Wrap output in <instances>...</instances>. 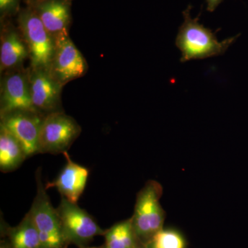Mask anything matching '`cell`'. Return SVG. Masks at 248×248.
<instances>
[{
  "instance_id": "14",
  "label": "cell",
  "mask_w": 248,
  "mask_h": 248,
  "mask_svg": "<svg viewBox=\"0 0 248 248\" xmlns=\"http://www.w3.org/2000/svg\"><path fill=\"white\" fill-rule=\"evenodd\" d=\"M1 228L11 248H41L38 231L29 213L17 226Z\"/></svg>"
},
{
  "instance_id": "19",
  "label": "cell",
  "mask_w": 248,
  "mask_h": 248,
  "mask_svg": "<svg viewBox=\"0 0 248 248\" xmlns=\"http://www.w3.org/2000/svg\"><path fill=\"white\" fill-rule=\"evenodd\" d=\"M207 3V11L214 12L223 0H205Z\"/></svg>"
},
{
  "instance_id": "16",
  "label": "cell",
  "mask_w": 248,
  "mask_h": 248,
  "mask_svg": "<svg viewBox=\"0 0 248 248\" xmlns=\"http://www.w3.org/2000/svg\"><path fill=\"white\" fill-rule=\"evenodd\" d=\"M104 248H143L134 231L131 218L116 223L104 235Z\"/></svg>"
},
{
  "instance_id": "15",
  "label": "cell",
  "mask_w": 248,
  "mask_h": 248,
  "mask_svg": "<svg viewBox=\"0 0 248 248\" xmlns=\"http://www.w3.org/2000/svg\"><path fill=\"white\" fill-rule=\"evenodd\" d=\"M27 158L17 139L0 125V170L2 172H12L18 169Z\"/></svg>"
},
{
  "instance_id": "3",
  "label": "cell",
  "mask_w": 248,
  "mask_h": 248,
  "mask_svg": "<svg viewBox=\"0 0 248 248\" xmlns=\"http://www.w3.org/2000/svg\"><path fill=\"white\" fill-rule=\"evenodd\" d=\"M162 187L155 181H149L139 192L132 225L139 241L143 246L151 242L155 234L163 229L164 210L160 204Z\"/></svg>"
},
{
  "instance_id": "17",
  "label": "cell",
  "mask_w": 248,
  "mask_h": 248,
  "mask_svg": "<svg viewBox=\"0 0 248 248\" xmlns=\"http://www.w3.org/2000/svg\"><path fill=\"white\" fill-rule=\"evenodd\" d=\"M146 246L150 248H186V242L183 235L174 230L163 228L155 235Z\"/></svg>"
},
{
  "instance_id": "20",
  "label": "cell",
  "mask_w": 248,
  "mask_h": 248,
  "mask_svg": "<svg viewBox=\"0 0 248 248\" xmlns=\"http://www.w3.org/2000/svg\"><path fill=\"white\" fill-rule=\"evenodd\" d=\"M0 248H11L8 241L6 239L1 240L0 242Z\"/></svg>"
},
{
  "instance_id": "13",
  "label": "cell",
  "mask_w": 248,
  "mask_h": 248,
  "mask_svg": "<svg viewBox=\"0 0 248 248\" xmlns=\"http://www.w3.org/2000/svg\"><path fill=\"white\" fill-rule=\"evenodd\" d=\"M22 38V35L12 28L4 31L0 48L1 72L17 68L29 56L27 46Z\"/></svg>"
},
{
  "instance_id": "23",
  "label": "cell",
  "mask_w": 248,
  "mask_h": 248,
  "mask_svg": "<svg viewBox=\"0 0 248 248\" xmlns=\"http://www.w3.org/2000/svg\"><path fill=\"white\" fill-rule=\"evenodd\" d=\"M143 248H149V246H143Z\"/></svg>"
},
{
  "instance_id": "4",
  "label": "cell",
  "mask_w": 248,
  "mask_h": 248,
  "mask_svg": "<svg viewBox=\"0 0 248 248\" xmlns=\"http://www.w3.org/2000/svg\"><path fill=\"white\" fill-rule=\"evenodd\" d=\"M37 194L31 210L32 221L38 231L41 242V248H66L68 246L57 208H54L46 192L42 179L40 169L36 174Z\"/></svg>"
},
{
  "instance_id": "7",
  "label": "cell",
  "mask_w": 248,
  "mask_h": 248,
  "mask_svg": "<svg viewBox=\"0 0 248 248\" xmlns=\"http://www.w3.org/2000/svg\"><path fill=\"white\" fill-rule=\"evenodd\" d=\"M55 40L56 48L49 72L54 79L63 86L84 76L87 63L69 35L60 36Z\"/></svg>"
},
{
  "instance_id": "10",
  "label": "cell",
  "mask_w": 248,
  "mask_h": 248,
  "mask_svg": "<svg viewBox=\"0 0 248 248\" xmlns=\"http://www.w3.org/2000/svg\"><path fill=\"white\" fill-rule=\"evenodd\" d=\"M17 111L38 112L32 104L28 73L19 71L5 77L1 87V116Z\"/></svg>"
},
{
  "instance_id": "5",
  "label": "cell",
  "mask_w": 248,
  "mask_h": 248,
  "mask_svg": "<svg viewBox=\"0 0 248 248\" xmlns=\"http://www.w3.org/2000/svg\"><path fill=\"white\" fill-rule=\"evenodd\" d=\"M80 133L81 127L73 117L59 111L47 114L41 127L39 153L63 154Z\"/></svg>"
},
{
  "instance_id": "8",
  "label": "cell",
  "mask_w": 248,
  "mask_h": 248,
  "mask_svg": "<svg viewBox=\"0 0 248 248\" xmlns=\"http://www.w3.org/2000/svg\"><path fill=\"white\" fill-rule=\"evenodd\" d=\"M44 117L39 112L30 111H17L1 116V125L17 139L27 158L39 153Z\"/></svg>"
},
{
  "instance_id": "18",
  "label": "cell",
  "mask_w": 248,
  "mask_h": 248,
  "mask_svg": "<svg viewBox=\"0 0 248 248\" xmlns=\"http://www.w3.org/2000/svg\"><path fill=\"white\" fill-rule=\"evenodd\" d=\"M20 0H0V14L1 17L14 16L19 12Z\"/></svg>"
},
{
  "instance_id": "12",
  "label": "cell",
  "mask_w": 248,
  "mask_h": 248,
  "mask_svg": "<svg viewBox=\"0 0 248 248\" xmlns=\"http://www.w3.org/2000/svg\"><path fill=\"white\" fill-rule=\"evenodd\" d=\"M63 155L66 159V166L58 178L53 183H48L46 188L56 187L62 197L77 203L86 188L89 170L74 162L68 152Z\"/></svg>"
},
{
  "instance_id": "1",
  "label": "cell",
  "mask_w": 248,
  "mask_h": 248,
  "mask_svg": "<svg viewBox=\"0 0 248 248\" xmlns=\"http://www.w3.org/2000/svg\"><path fill=\"white\" fill-rule=\"evenodd\" d=\"M192 8L189 5L183 12L184 22L179 27L176 37V46L182 52L180 62L203 60L223 55L241 34L219 42L216 36L218 31L213 32L199 22L200 15L195 19L191 17Z\"/></svg>"
},
{
  "instance_id": "2",
  "label": "cell",
  "mask_w": 248,
  "mask_h": 248,
  "mask_svg": "<svg viewBox=\"0 0 248 248\" xmlns=\"http://www.w3.org/2000/svg\"><path fill=\"white\" fill-rule=\"evenodd\" d=\"M18 24L29 50L31 69L49 71L55 55L56 40L31 6L19 11Z\"/></svg>"
},
{
  "instance_id": "6",
  "label": "cell",
  "mask_w": 248,
  "mask_h": 248,
  "mask_svg": "<svg viewBox=\"0 0 248 248\" xmlns=\"http://www.w3.org/2000/svg\"><path fill=\"white\" fill-rule=\"evenodd\" d=\"M57 211L68 245L73 244L80 248H86L95 236L105 234L106 231L101 228L86 210L63 197Z\"/></svg>"
},
{
  "instance_id": "11",
  "label": "cell",
  "mask_w": 248,
  "mask_h": 248,
  "mask_svg": "<svg viewBox=\"0 0 248 248\" xmlns=\"http://www.w3.org/2000/svg\"><path fill=\"white\" fill-rule=\"evenodd\" d=\"M30 6L55 40L68 35L71 22V0H40Z\"/></svg>"
},
{
  "instance_id": "9",
  "label": "cell",
  "mask_w": 248,
  "mask_h": 248,
  "mask_svg": "<svg viewBox=\"0 0 248 248\" xmlns=\"http://www.w3.org/2000/svg\"><path fill=\"white\" fill-rule=\"evenodd\" d=\"M28 77L31 98L36 110L42 115L57 112L63 86L46 70L31 69Z\"/></svg>"
},
{
  "instance_id": "21",
  "label": "cell",
  "mask_w": 248,
  "mask_h": 248,
  "mask_svg": "<svg viewBox=\"0 0 248 248\" xmlns=\"http://www.w3.org/2000/svg\"><path fill=\"white\" fill-rule=\"evenodd\" d=\"M40 1V0H29L30 4H33V3L37 2V1Z\"/></svg>"
},
{
  "instance_id": "22",
  "label": "cell",
  "mask_w": 248,
  "mask_h": 248,
  "mask_svg": "<svg viewBox=\"0 0 248 248\" xmlns=\"http://www.w3.org/2000/svg\"><path fill=\"white\" fill-rule=\"evenodd\" d=\"M104 248V246H99V247H92V248Z\"/></svg>"
}]
</instances>
